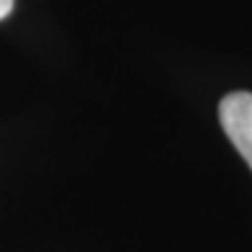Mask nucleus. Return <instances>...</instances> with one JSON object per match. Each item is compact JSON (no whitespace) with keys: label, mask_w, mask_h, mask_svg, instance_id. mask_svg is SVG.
<instances>
[{"label":"nucleus","mask_w":252,"mask_h":252,"mask_svg":"<svg viewBox=\"0 0 252 252\" xmlns=\"http://www.w3.org/2000/svg\"><path fill=\"white\" fill-rule=\"evenodd\" d=\"M219 121L229 142L252 167V93L237 90V93L224 95L219 103Z\"/></svg>","instance_id":"1"},{"label":"nucleus","mask_w":252,"mask_h":252,"mask_svg":"<svg viewBox=\"0 0 252 252\" xmlns=\"http://www.w3.org/2000/svg\"><path fill=\"white\" fill-rule=\"evenodd\" d=\"M10 10H13V0H0V21H3Z\"/></svg>","instance_id":"2"}]
</instances>
